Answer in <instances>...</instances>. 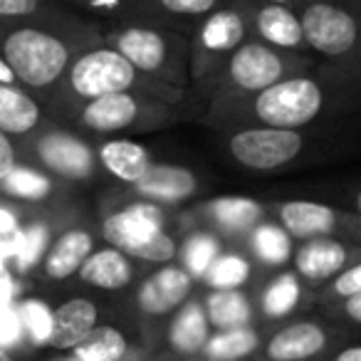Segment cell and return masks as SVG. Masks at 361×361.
<instances>
[{
	"label": "cell",
	"instance_id": "cell-1",
	"mask_svg": "<svg viewBox=\"0 0 361 361\" xmlns=\"http://www.w3.org/2000/svg\"><path fill=\"white\" fill-rule=\"evenodd\" d=\"M102 235L126 257L169 262L176 257V243L164 231V211L151 201H139L111 213L102 223Z\"/></svg>",
	"mask_w": 361,
	"mask_h": 361
},
{
	"label": "cell",
	"instance_id": "cell-2",
	"mask_svg": "<svg viewBox=\"0 0 361 361\" xmlns=\"http://www.w3.org/2000/svg\"><path fill=\"white\" fill-rule=\"evenodd\" d=\"M0 55L8 62L16 82L35 90L57 82L70 65V50L65 42L52 32L35 30V27L13 30L3 40Z\"/></svg>",
	"mask_w": 361,
	"mask_h": 361
},
{
	"label": "cell",
	"instance_id": "cell-3",
	"mask_svg": "<svg viewBox=\"0 0 361 361\" xmlns=\"http://www.w3.org/2000/svg\"><path fill=\"white\" fill-rule=\"evenodd\" d=\"M324 92L312 77H287L255 97V116L262 126L297 131L319 116Z\"/></svg>",
	"mask_w": 361,
	"mask_h": 361
},
{
	"label": "cell",
	"instance_id": "cell-4",
	"mask_svg": "<svg viewBox=\"0 0 361 361\" xmlns=\"http://www.w3.org/2000/svg\"><path fill=\"white\" fill-rule=\"evenodd\" d=\"M136 82V70L114 50V47H99L77 57L70 67V87L82 99H97V97L119 94L129 92Z\"/></svg>",
	"mask_w": 361,
	"mask_h": 361
},
{
	"label": "cell",
	"instance_id": "cell-5",
	"mask_svg": "<svg viewBox=\"0 0 361 361\" xmlns=\"http://www.w3.org/2000/svg\"><path fill=\"white\" fill-rule=\"evenodd\" d=\"M305 139L300 131L272 129V126H255L243 129L231 136L228 149L233 159L250 171H275L287 166L300 156Z\"/></svg>",
	"mask_w": 361,
	"mask_h": 361
},
{
	"label": "cell",
	"instance_id": "cell-6",
	"mask_svg": "<svg viewBox=\"0 0 361 361\" xmlns=\"http://www.w3.org/2000/svg\"><path fill=\"white\" fill-rule=\"evenodd\" d=\"M302 40L312 50L322 52L326 57H344L354 50L356 37V20L346 11L329 3H312L305 8L300 18Z\"/></svg>",
	"mask_w": 361,
	"mask_h": 361
},
{
	"label": "cell",
	"instance_id": "cell-7",
	"mask_svg": "<svg viewBox=\"0 0 361 361\" xmlns=\"http://www.w3.org/2000/svg\"><path fill=\"white\" fill-rule=\"evenodd\" d=\"M228 75L238 90L260 94L262 90L285 77V62L267 45L243 42L240 47L233 50L231 62H228Z\"/></svg>",
	"mask_w": 361,
	"mask_h": 361
},
{
	"label": "cell",
	"instance_id": "cell-8",
	"mask_svg": "<svg viewBox=\"0 0 361 361\" xmlns=\"http://www.w3.org/2000/svg\"><path fill=\"white\" fill-rule=\"evenodd\" d=\"M37 156L40 161L57 176L72 180L90 178L94 169V154L82 139L65 131H52L37 141Z\"/></svg>",
	"mask_w": 361,
	"mask_h": 361
},
{
	"label": "cell",
	"instance_id": "cell-9",
	"mask_svg": "<svg viewBox=\"0 0 361 361\" xmlns=\"http://www.w3.org/2000/svg\"><path fill=\"white\" fill-rule=\"evenodd\" d=\"M198 180L183 166L151 164L149 171L134 183V191L151 203H178L196 193Z\"/></svg>",
	"mask_w": 361,
	"mask_h": 361
},
{
	"label": "cell",
	"instance_id": "cell-10",
	"mask_svg": "<svg viewBox=\"0 0 361 361\" xmlns=\"http://www.w3.org/2000/svg\"><path fill=\"white\" fill-rule=\"evenodd\" d=\"M191 292V277L180 267H161L139 290V307L146 314H166L176 310Z\"/></svg>",
	"mask_w": 361,
	"mask_h": 361
},
{
	"label": "cell",
	"instance_id": "cell-11",
	"mask_svg": "<svg viewBox=\"0 0 361 361\" xmlns=\"http://www.w3.org/2000/svg\"><path fill=\"white\" fill-rule=\"evenodd\" d=\"M282 231L290 238L312 240V238L329 235L339 223L334 208L314 201H287L280 206Z\"/></svg>",
	"mask_w": 361,
	"mask_h": 361
},
{
	"label": "cell",
	"instance_id": "cell-12",
	"mask_svg": "<svg viewBox=\"0 0 361 361\" xmlns=\"http://www.w3.org/2000/svg\"><path fill=\"white\" fill-rule=\"evenodd\" d=\"M80 119L87 129L99 131V134L124 131L139 119V102H136L129 92L97 97V99L87 102Z\"/></svg>",
	"mask_w": 361,
	"mask_h": 361
},
{
	"label": "cell",
	"instance_id": "cell-13",
	"mask_svg": "<svg viewBox=\"0 0 361 361\" xmlns=\"http://www.w3.org/2000/svg\"><path fill=\"white\" fill-rule=\"evenodd\" d=\"M97 324V307L90 300H67L52 312V329L47 344L55 349H75Z\"/></svg>",
	"mask_w": 361,
	"mask_h": 361
},
{
	"label": "cell",
	"instance_id": "cell-14",
	"mask_svg": "<svg viewBox=\"0 0 361 361\" xmlns=\"http://www.w3.org/2000/svg\"><path fill=\"white\" fill-rule=\"evenodd\" d=\"M116 52L134 67L136 72H159L169 57V47L161 32L149 27H126L116 35Z\"/></svg>",
	"mask_w": 361,
	"mask_h": 361
},
{
	"label": "cell",
	"instance_id": "cell-15",
	"mask_svg": "<svg viewBox=\"0 0 361 361\" xmlns=\"http://www.w3.org/2000/svg\"><path fill=\"white\" fill-rule=\"evenodd\" d=\"M99 161L116 180H124L134 186L136 180L149 171L151 154L146 146L129 139H109L99 146Z\"/></svg>",
	"mask_w": 361,
	"mask_h": 361
},
{
	"label": "cell",
	"instance_id": "cell-16",
	"mask_svg": "<svg viewBox=\"0 0 361 361\" xmlns=\"http://www.w3.org/2000/svg\"><path fill=\"white\" fill-rule=\"evenodd\" d=\"M346 257L349 252L341 243L331 240V238H312L300 247L295 265L300 275L310 277V280H326L344 270Z\"/></svg>",
	"mask_w": 361,
	"mask_h": 361
},
{
	"label": "cell",
	"instance_id": "cell-17",
	"mask_svg": "<svg viewBox=\"0 0 361 361\" xmlns=\"http://www.w3.org/2000/svg\"><path fill=\"white\" fill-rule=\"evenodd\" d=\"M80 277L99 290H121L131 280V262L116 247H102L92 250L90 257L82 262Z\"/></svg>",
	"mask_w": 361,
	"mask_h": 361
},
{
	"label": "cell",
	"instance_id": "cell-18",
	"mask_svg": "<svg viewBox=\"0 0 361 361\" xmlns=\"http://www.w3.org/2000/svg\"><path fill=\"white\" fill-rule=\"evenodd\" d=\"M324 341L326 336L319 326L312 322H302V324H292L277 331L267 344V354L275 361H300L322 351Z\"/></svg>",
	"mask_w": 361,
	"mask_h": 361
},
{
	"label": "cell",
	"instance_id": "cell-19",
	"mask_svg": "<svg viewBox=\"0 0 361 361\" xmlns=\"http://www.w3.org/2000/svg\"><path fill=\"white\" fill-rule=\"evenodd\" d=\"M40 124V106L16 85H0V131L23 136Z\"/></svg>",
	"mask_w": 361,
	"mask_h": 361
},
{
	"label": "cell",
	"instance_id": "cell-20",
	"mask_svg": "<svg viewBox=\"0 0 361 361\" xmlns=\"http://www.w3.org/2000/svg\"><path fill=\"white\" fill-rule=\"evenodd\" d=\"M92 252V235L87 231H67L57 238L45 257V272L52 280H65V277L80 272L82 262Z\"/></svg>",
	"mask_w": 361,
	"mask_h": 361
},
{
	"label": "cell",
	"instance_id": "cell-21",
	"mask_svg": "<svg viewBox=\"0 0 361 361\" xmlns=\"http://www.w3.org/2000/svg\"><path fill=\"white\" fill-rule=\"evenodd\" d=\"M255 27L260 32V37L265 42L275 47H300L302 42V27L300 18L285 6H275V3H267L265 8H260L255 16Z\"/></svg>",
	"mask_w": 361,
	"mask_h": 361
},
{
	"label": "cell",
	"instance_id": "cell-22",
	"mask_svg": "<svg viewBox=\"0 0 361 361\" xmlns=\"http://www.w3.org/2000/svg\"><path fill=\"white\" fill-rule=\"evenodd\" d=\"M245 23L235 11H216L198 30V42L208 52H231L243 45Z\"/></svg>",
	"mask_w": 361,
	"mask_h": 361
},
{
	"label": "cell",
	"instance_id": "cell-23",
	"mask_svg": "<svg viewBox=\"0 0 361 361\" xmlns=\"http://www.w3.org/2000/svg\"><path fill=\"white\" fill-rule=\"evenodd\" d=\"M211 216L223 231L243 233L262 221V206L245 196H223L211 203Z\"/></svg>",
	"mask_w": 361,
	"mask_h": 361
},
{
	"label": "cell",
	"instance_id": "cell-24",
	"mask_svg": "<svg viewBox=\"0 0 361 361\" xmlns=\"http://www.w3.org/2000/svg\"><path fill=\"white\" fill-rule=\"evenodd\" d=\"M206 312L216 326L226 329H238L250 319V302L238 290H216L206 302Z\"/></svg>",
	"mask_w": 361,
	"mask_h": 361
},
{
	"label": "cell",
	"instance_id": "cell-25",
	"mask_svg": "<svg viewBox=\"0 0 361 361\" xmlns=\"http://www.w3.org/2000/svg\"><path fill=\"white\" fill-rule=\"evenodd\" d=\"M126 351V339L114 326H94L75 346L77 361H116Z\"/></svg>",
	"mask_w": 361,
	"mask_h": 361
},
{
	"label": "cell",
	"instance_id": "cell-26",
	"mask_svg": "<svg viewBox=\"0 0 361 361\" xmlns=\"http://www.w3.org/2000/svg\"><path fill=\"white\" fill-rule=\"evenodd\" d=\"M208 341V319L201 305H188L171 326V344L178 351H198Z\"/></svg>",
	"mask_w": 361,
	"mask_h": 361
},
{
	"label": "cell",
	"instance_id": "cell-27",
	"mask_svg": "<svg viewBox=\"0 0 361 361\" xmlns=\"http://www.w3.org/2000/svg\"><path fill=\"white\" fill-rule=\"evenodd\" d=\"M0 183H3V191L8 196L20 198V201H42L52 191V180L45 173L30 169V166H18V164L8 171V176Z\"/></svg>",
	"mask_w": 361,
	"mask_h": 361
},
{
	"label": "cell",
	"instance_id": "cell-28",
	"mask_svg": "<svg viewBox=\"0 0 361 361\" xmlns=\"http://www.w3.org/2000/svg\"><path fill=\"white\" fill-rule=\"evenodd\" d=\"M252 250L267 265H282L292 257V238L275 223H257L252 233Z\"/></svg>",
	"mask_w": 361,
	"mask_h": 361
},
{
	"label": "cell",
	"instance_id": "cell-29",
	"mask_svg": "<svg viewBox=\"0 0 361 361\" xmlns=\"http://www.w3.org/2000/svg\"><path fill=\"white\" fill-rule=\"evenodd\" d=\"M257 346V334L247 326H238V329H226L218 336L206 341V351L211 354V359L218 361H233L240 356L250 354Z\"/></svg>",
	"mask_w": 361,
	"mask_h": 361
},
{
	"label": "cell",
	"instance_id": "cell-30",
	"mask_svg": "<svg viewBox=\"0 0 361 361\" xmlns=\"http://www.w3.org/2000/svg\"><path fill=\"white\" fill-rule=\"evenodd\" d=\"M247 275H250V262L243 255L231 252V255H218L213 260L206 272V280L213 290H238L247 280Z\"/></svg>",
	"mask_w": 361,
	"mask_h": 361
},
{
	"label": "cell",
	"instance_id": "cell-31",
	"mask_svg": "<svg viewBox=\"0 0 361 361\" xmlns=\"http://www.w3.org/2000/svg\"><path fill=\"white\" fill-rule=\"evenodd\" d=\"M47 243H50V228L45 223H30L25 231H20L16 252H13L18 270L25 272L30 267H35L40 262V257L45 255Z\"/></svg>",
	"mask_w": 361,
	"mask_h": 361
},
{
	"label": "cell",
	"instance_id": "cell-32",
	"mask_svg": "<svg viewBox=\"0 0 361 361\" xmlns=\"http://www.w3.org/2000/svg\"><path fill=\"white\" fill-rule=\"evenodd\" d=\"M218 240L208 233H193L183 245V265H186L188 277H203L213 260L218 257Z\"/></svg>",
	"mask_w": 361,
	"mask_h": 361
},
{
	"label": "cell",
	"instance_id": "cell-33",
	"mask_svg": "<svg viewBox=\"0 0 361 361\" xmlns=\"http://www.w3.org/2000/svg\"><path fill=\"white\" fill-rule=\"evenodd\" d=\"M297 300H300V282L295 275H282L267 287L265 297H262V310L270 317H285L287 312L295 310Z\"/></svg>",
	"mask_w": 361,
	"mask_h": 361
},
{
	"label": "cell",
	"instance_id": "cell-34",
	"mask_svg": "<svg viewBox=\"0 0 361 361\" xmlns=\"http://www.w3.org/2000/svg\"><path fill=\"white\" fill-rule=\"evenodd\" d=\"M20 322L25 324V329L30 331L32 341L45 344L50 339L52 329V312L45 302L40 300H25L20 305Z\"/></svg>",
	"mask_w": 361,
	"mask_h": 361
},
{
	"label": "cell",
	"instance_id": "cell-35",
	"mask_svg": "<svg viewBox=\"0 0 361 361\" xmlns=\"http://www.w3.org/2000/svg\"><path fill=\"white\" fill-rule=\"evenodd\" d=\"M20 238V223H18L16 213L0 206V257H13Z\"/></svg>",
	"mask_w": 361,
	"mask_h": 361
},
{
	"label": "cell",
	"instance_id": "cell-36",
	"mask_svg": "<svg viewBox=\"0 0 361 361\" xmlns=\"http://www.w3.org/2000/svg\"><path fill=\"white\" fill-rule=\"evenodd\" d=\"M23 334L20 314L11 305H0V344H16Z\"/></svg>",
	"mask_w": 361,
	"mask_h": 361
},
{
	"label": "cell",
	"instance_id": "cell-37",
	"mask_svg": "<svg viewBox=\"0 0 361 361\" xmlns=\"http://www.w3.org/2000/svg\"><path fill=\"white\" fill-rule=\"evenodd\" d=\"M159 3L173 16H203L216 8L218 0H159Z\"/></svg>",
	"mask_w": 361,
	"mask_h": 361
},
{
	"label": "cell",
	"instance_id": "cell-38",
	"mask_svg": "<svg viewBox=\"0 0 361 361\" xmlns=\"http://www.w3.org/2000/svg\"><path fill=\"white\" fill-rule=\"evenodd\" d=\"M334 292L341 297L361 295V265H351L341 270V275L334 280Z\"/></svg>",
	"mask_w": 361,
	"mask_h": 361
},
{
	"label": "cell",
	"instance_id": "cell-39",
	"mask_svg": "<svg viewBox=\"0 0 361 361\" xmlns=\"http://www.w3.org/2000/svg\"><path fill=\"white\" fill-rule=\"evenodd\" d=\"M40 8V0H0V18L32 16Z\"/></svg>",
	"mask_w": 361,
	"mask_h": 361
},
{
	"label": "cell",
	"instance_id": "cell-40",
	"mask_svg": "<svg viewBox=\"0 0 361 361\" xmlns=\"http://www.w3.org/2000/svg\"><path fill=\"white\" fill-rule=\"evenodd\" d=\"M13 166H16V149H13L11 139L0 131V180L6 178Z\"/></svg>",
	"mask_w": 361,
	"mask_h": 361
},
{
	"label": "cell",
	"instance_id": "cell-41",
	"mask_svg": "<svg viewBox=\"0 0 361 361\" xmlns=\"http://www.w3.org/2000/svg\"><path fill=\"white\" fill-rule=\"evenodd\" d=\"M13 292H16V287H13V280H11V275H8V270H0V305H11Z\"/></svg>",
	"mask_w": 361,
	"mask_h": 361
},
{
	"label": "cell",
	"instance_id": "cell-42",
	"mask_svg": "<svg viewBox=\"0 0 361 361\" xmlns=\"http://www.w3.org/2000/svg\"><path fill=\"white\" fill-rule=\"evenodd\" d=\"M346 312L354 322H361V295L346 297Z\"/></svg>",
	"mask_w": 361,
	"mask_h": 361
},
{
	"label": "cell",
	"instance_id": "cell-43",
	"mask_svg": "<svg viewBox=\"0 0 361 361\" xmlns=\"http://www.w3.org/2000/svg\"><path fill=\"white\" fill-rule=\"evenodd\" d=\"M0 85H16V77H13L8 62L3 60V55H0Z\"/></svg>",
	"mask_w": 361,
	"mask_h": 361
},
{
	"label": "cell",
	"instance_id": "cell-44",
	"mask_svg": "<svg viewBox=\"0 0 361 361\" xmlns=\"http://www.w3.org/2000/svg\"><path fill=\"white\" fill-rule=\"evenodd\" d=\"M336 361H361V349L359 346H351V349L341 351V354L336 356Z\"/></svg>",
	"mask_w": 361,
	"mask_h": 361
},
{
	"label": "cell",
	"instance_id": "cell-45",
	"mask_svg": "<svg viewBox=\"0 0 361 361\" xmlns=\"http://www.w3.org/2000/svg\"><path fill=\"white\" fill-rule=\"evenodd\" d=\"M267 3H275V6H285V3H290V0H267Z\"/></svg>",
	"mask_w": 361,
	"mask_h": 361
},
{
	"label": "cell",
	"instance_id": "cell-46",
	"mask_svg": "<svg viewBox=\"0 0 361 361\" xmlns=\"http://www.w3.org/2000/svg\"><path fill=\"white\" fill-rule=\"evenodd\" d=\"M0 361H11V356H8V354H6V351H3V349H0Z\"/></svg>",
	"mask_w": 361,
	"mask_h": 361
},
{
	"label": "cell",
	"instance_id": "cell-47",
	"mask_svg": "<svg viewBox=\"0 0 361 361\" xmlns=\"http://www.w3.org/2000/svg\"><path fill=\"white\" fill-rule=\"evenodd\" d=\"M211 361H218V359H211Z\"/></svg>",
	"mask_w": 361,
	"mask_h": 361
}]
</instances>
